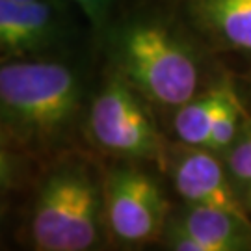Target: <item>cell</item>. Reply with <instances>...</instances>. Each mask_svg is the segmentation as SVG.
<instances>
[{
	"label": "cell",
	"instance_id": "cell-13",
	"mask_svg": "<svg viewBox=\"0 0 251 251\" xmlns=\"http://www.w3.org/2000/svg\"><path fill=\"white\" fill-rule=\"evenodd\" d=\"M71 2L90 23L97 41L100 34L104 32V28L108 26V23L116 17V13L128 0H71Z\"/></svg>",
	"mask_w": 251,
	"mask_h": 251
},
{
	"label": "cell",
	"instance_id": "cell-2",
	"mask_svg": "<svg viewBox=\"0 0 251 251\" xmlns=\"http://www.w3.org/2000/svg\"><path fill=\"white\" fill-rule=\"evenodd\" d=\"M99 69V52L0 62V149L36 164L88 149L84 126Z\"/></svg>",
	"mask_w": 251,
	"mask_h": 251
},
{
	"label": "cell",
	"instance_id": "cell-4",
	"mask_svg": "<svg viewBox=\"0 0 251 251\" xmlns=\"http://www.w3.org/2000/svg\"><path fill=\"white\" fill-rule=\"evenodd\" d=\"M84 140L86 147L100 158L151 162L162 170L171 138L158 110L117 73L100 63Z\"/></svg>",
	"mask_w": 251,
	"mask_h": 251
},
{
	"label": "cell",
	"instance_id": "cell-14",
	"mask_svg": "<svg viewBox=\"0 0 251 251\" xmlns=\"http://www.w3.org/2000/svg\"><path fill=\"white\" fill-rule=\"evenodd\" d=\"M229 75L233 78L234 90L238 93V97L244 102L246 110L251 114V69H246V71L240 73H229Z\"/></svg>",
	"mask_w": 251,
	"mask_h": 251
},
{
	"label": "cell",
	"instance_id": "cell-1",
	"mask_svg": "<svg viewBox=\"0 0 251 251\" xmlns=\"http://www.w3.org/2000/svg\"><path fill=\"white\" fill-rule=\"evenodd\" d=\"M97 50L100 63L160 116L229 76L173 0H128L99 36Z\"/></svg>",
	"mask_w": 251,
	"mask_h": 251
},
{
	"label": "cell",
	"instance_id": "cell-9",
	"mask_svg": "<svg viewBox=\"0 0 251 251\" xmlns=\"http://www.w3.org/2000/svg\"><path fill=\"white\" fill-rule=\"evenodd\" d=\"M168 224L198 236L208 251H251V220L225 208L175 199Z\"/></svg>",
	"mask_w": 251,
	"mask_h": 251
},
{
	"label": "cell",
	"instance_id": "cell-6",
	"mask_svg": "<svg viewBox=\"0 0 251 251\" xmlns=\"http://www.w3.org/2000/svg\"><path fill=\"white\" fill-rule=\"evenodd\" d=\"M95 52V34L76 6L54 0H0V62Z\"/></svg>",
	"mask_w": 251,
	"mask_h": 251
},
{
	"label": "cell",
	"instance_id": "cell-7",
	"mask_svg": "<svg viewBox=\"0 0 251 251\" xmlns=\"http://www.w3.org/2000/svg\"><path fill=\"white\" fill-rule=\"evenodd\" d=\"M162 171L177 201L218 206L251 220L222 154L201 145L170 140Z\"/></svg>",
	"mask_w": 251,
	"mask_h": 251
},
{
	"label": "cell",
	"instance_id": "cell-16",
	"mask_svg": "<svg viewBox=\"0 0 251 251\" xmlns=\"http://www.w3.org/2000/svg\"><path fill=\"white\" fill-rule=\"evenodd\" d=\"M250 214H251V208H250Z\"/></svg>",
	"mask_w": 251,
	"mask_h": 251
},
{
	"label": "cell",
	"instance_id": "cell-15",
	"mask_svg": "<svg viewBox=\"0 0 251 251\" xmlns=\"http://www.w3.org/2000/svg\"><path fill=\"white\" fill-rule=\"evenodd\" d=\"M25 2H32V0H25ZM54 2H60V4H73L71 0H54ZM75 6V4H73Z\"/></svg>",
	"mask_w": 251,
	"mask_h": 251
},
{
	"label": "cell",
	"instance_id": "cell-8",
	"mask_svg": "<svg viewBox=\"0 0 251 251\" xmlns=\"http://www.w3.org/2000/svg\"><path fill=\"white\" fill-rule=\"evenodd\" d=\"M208 52L229 73L251 69V0H173Z\"/></svg>",
	"mask_w": 251,
	"mask_h": 251
},
{
	"label": "cell",
	"instance_id": "cell-11",
	"mask_svg": "<svg viewBox=\"0 0 251 251\" xmlns=\"http://www.w3.org/2000/svg\"><path fill=\"white\" fill-rule=\"evenodd\" d=\"M246 117H248V110H246L244 102L238 97L233 84V91H231L229 99L222 108V112L218 114V119H216L214 126H212V130L208 134V140L205 144L206 149L222 154L236 140L238 132L242 130Z\"/></svg>",
	"mask_w": 251,
	"mask_h": 251
},
{
	"label": "cell",
	"instance_id": "cell-12",
	"mask_svg": "<svg viewBox=\"0 0 251 251\" xmlns=\"http://www.w3.org/2000/svg\"><path fill=\"white\" fill-rule=\"evenodd\" d=\"M222 158L225 162V168L229 171L234 186L242 198L244 190L250 186L251 182V114L248 112V117L244 121L242 130L238 132L236 140L229 145Z\"/></svg>",
	"mask_w": 251,
	"mask_h": 251
},
{
	"label": "cell",
	"instance_id": "cell-3",
	"mask_svg": "<svg viewBox=\"0 0 251 251\" xmlns=\"http://www.w3.org/2000/svg\"><path fill=\"white\" fill-rule=\"evenodd\" d=\"M4 216L15 218V240L32 251L114 250L104 214L102 160L75 149L39 166Z\"/></svg>",
	"mask_w": 251,
	"mask_h": 251
},
{
	"label": "cell",
	"instance_id": "cell-10",
	"mask_svg": "<svg viewBox=\"0 0 251 251\" xmlns=\"http://www.w3.org/2000/svg\"><path fill=\"white\" fill-rule=\"evenodd\" d=\"M231 91H233V78L229 75L220 84L160 116L168 136L182 144L205 147L208 134L218 119V114L222 112Z\"/></svg>",
	"mask_w": 251,
	"mask_h": 251
},
{
	"label": "cell",
	"instance_id": "cell-5",
	"mask_svg": "<svg viewBox=\"0 0 251 251\" xmlns=\"http://www.w3.org/2000/svg\"><path fill=\"white\" fill-rule=\"evenodd\" d=\"M100 160L112 248L128 251L156 248L175 203L164 171L151 162Z\"/></svg>",
	"mask_w": 251,
	"mask_h": 251
}]
</instances>
